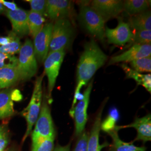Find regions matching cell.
<instances>
[{
    "mask_svg": "<svg viewBox=\"0 0 151 151\" xmlns=\"http://www.w3.org/2000/svg\"><path fill=\"white\" fill-rule=\"evenodd\" d=\"M107 60L108 56L103 52L95 40L91 39L85 44L77 65V86L70 111L72 117L77 101L81 100L83 97V94L80 93L81 88L86 86L93 76L105 65Z\"/></svg>",
    "mask_w": 151,
    "mask_h": 151,
    "instance_id": "6da1fadb",
    "label": "cell"
},
{
    "mask_svg": "<svg viewBox=\"0 0 151 151\" xmlns=\"http://www.w3.org/2000/svg\"><path fill=\"white\" fill-rule=\"evenodd\" d=\"M43 77L44 75H41L37 77L30 102L21 113V115L26 120L27 124V130L22 139L23 142L32 133V128L37 120L40 111L43 101L42 83Z\"/></svg>",
    "mask_w": 151,
    "mask_h": 151,
    "instance_id": "7a4b0ae2",
    "label": "cell"
},
{
    "mask_svg": "<svg viewBox=\"0 0 151 151\" xmlns=\"http://www.w3.org/2000/svg\"><path fill=\"white\" fill-rule=\"evenodd\" d=\"M19 53L16 69L19 75L20 81H28L36 75L38 70L37 60L34 54L32 42L30 39L25 40Z\"/></svg>",
    "mask_w": 151,
    "mask_h": 151,
    "instance_id": "3957f363",
    "label": "cell"
},
{
    "mask_svg": "<svg viewBox=\"0 0 151 151\" xmlns=\"http://www.w3.org/2000/svg\"><path fill=\"white\" fill-rule=\"evenodd\" d=\"M34 129L32 132V143L50 138H55V130L48 100L44 96L40 111L35 123Z\"/></svg>",
    "mask_w": 151,
    "mask_h": 151,
    "instance_id": "277c9868",
    "label": "cell"
},
{
    "mask_svg": "<svg viewBox=\"0 0 151 151\" xmlns=\"http://www.w3.org/2000/svg\"><path fill=\"white\" fill-rule=\"evenodd\" d=\"M75 30L68 19H60L53 24L49 53L69 47L73 38Z\"/></svg>",
    "mask_w": 151,
    "mask_h": 151,
    "instance_id": "5b68a950",
    "label": "cell"
},
{
    "mask_svg": "<svg viewBox=\"0 0 151 151\" xmlns=\"http://www.w3.org/2000/svg\"><path fill=\"white\" fill-rule=\"evenodd\" d=\"M78 19L82 26L87 32L101 42H104L105 21L96 11L91 6H81Z\"/></svg>",
    "mask_w": 151,
    "mask_h": 151,
    "instance_id": "8992f818",
    "label": "cell"
},
{
    "mask_svg": "<svg viewBox=\"0 0 151 151\" xmlns=\"http://www.w3.org/2000/svg\"><path fill=\"white\" fill-rule=\"evenodd\" d=\"M65 55V49L50 52L44 62L45 73L48 78V90L49 97L51 96L52 92L55 85Z\"/></svg>",
    "mask_w": 151,
    "mask_h": 151,
    "instance_id": "52a82bcc",
    "label": "cell"
},
{
    "mask_svg": "<svg viewBox=\"0 0 151 151\" xmlns=\"http://www.w3.org/2000/svg\"><path fill=\"white\" fill-rule=\"evenodd\" d=\"M93 85V80L89 83L83 93V97L76 104L72 117L75 119V134L79 137L84 131L87 121V109Z\"/></svg>",
    "mask_w": 151,
    "mask_h": 151,
    "instance_id": "ba28073f",
    "label": "cell"
},
{
    "mask_svg": "<svg viewBox=\"0 0 151 151\" xmlns=\"http://www.w3.org/2000/svg\"><path fill=\"white\" fill-rule=\"evenodd\" d=\"M53 24L50 22L44 25L42 30L34 38L33 48L37 60L44 63L49 53Z\"/></svg>",
    "mask_w": 151,
    "mask_h": 151,
    "instance_id": "9c48e42d",
    "label": "cell"
},
{
    "mask_svg": "<svg viewBox=\"0 0 151 151\" xmlns=\"http://www.w3.org/2000/svg\"><path fill=\"white\" fill-rule=\"evenodd\" d=\"M133 35L129 25L125 22L122 18H119L116 27L114 29L106 27L105 29V35L108 39V43L119 46L130 43Z\"/></svg>",
    "mask_w": 151,
    "mask_h": 151,
    "instance_id": "30bf717a",
    "label": "cell"
},
{
    "mask_svg": "<svg viewBox=\"0 0 151 151\" xmlns=\"http://www.w3.org/2000/svg\"><path fill=\"white\" fill-rule=\"evenodd\" d=\"M123 2L120 0H93L91 7L105 22L118 16L123 11Z\"/></svg>",
    "mask_w": 151,
    "mask_h": 151,
    "instance_id": "8fae6325",
    "label": "cell"
},
{
    "mask_svg": "<svg viewBox=\"0 0 151 151\" xmlns=\"http://www.w3.org/2000/svg\"><path fill=\"white\" fill-rule=\"evenodd\" d=\"M151 55V44H134L122 54L112 57L109 60L108 65H114L120 62H130Z\"/></svg>",
    "mask_w": 151,
    "mask_h": 151,
    "instance_id": "7c38bea8",
    "label": "cell"
},
{
    "mask_svg": "<svg viewBox=\"0 0 151 151\" xmlns=\"http://www.w3.org/2000/svg\"><path fill=\"white\" fill-rule=\"evenodd\" d=\"M27 12L20 8L15 11L6 10L5 15L11 22L12 32L19 38L29 34L27 22Z\"/></svg>",
    "mask_w": 151,
    "mask_h": 151,
    "instance_id": "4fadbf2b",
    "label": "cell"
},
{
    "mask_svg": "<svg viewBox=\"0 0 151 151\" xmlns=\"http://www.w3.org/2000/svg\"><path fill=\"white\" fill-rule=\"evenodd\" d=\"M72 2L68 0L47 1L46 14L50 20L57 21L68 19L72 10Z\"/></svg>",
    "mask_w": 151,
    "mask_h": 151,
    "instance_id": "5bb4252c",
    "label": "cell"
},
{
    "mask_svg": "<svg viewBox=\"0 0 151 151\" xmlns=\"http://www.w3.org/2000/svg\"><path fill=\"white\" fill-rule=\"evenodd\" d=\"M125 128H133L137 132L135 140L146 142L151 140V115L150 114L142 118H137L129 125L125 126H115L118 130Z\"/></svg>",
    "mask_w": 151,
    "mask_h": 151,
    "instance_id": "9a60e30c",
    "label": "cell"
},
{
    "mask_svg": "<svg viewBox=\"0 0 151 151\" xmlns=\"http://www.w3.org/2000/svg\"><path fill=\"white\" fill-rule=\"evenodd\" d=\"M106 103V100H104L101 106L99 109L94 123L93 124L90 134L88 137L87 151H101V148L104 147V145L101 146L99 144V135L101 129V122L103 109L105 107Z\"/></svg>",
    "mask_w": 151,
    "mask_h": 151,
    "instance_id": "2e32d148",
    "label": "cell"
},
{
    "mask_svg": "<svg viewBox=\"0 0 151 151\" xmlns=\"http://www.w3.org/2000/svg\"><path fill=\"white\" fill-rule=\"evenodd\" d=\"M14 89L0 90V119L10 118L14 115V101L12 97Z\"/></svg>",
    "mask_w": 151,
    "mask_h": 151,
    "instance_id": "e0dca14e",
    "label": "cell"
},
{
    "mask_svg": "<svg viewBox=\"0 0 151 151\" xmlns=\"http://www.w3.org/2000/svg\"><path fill=\"white\" fill-rule=\"evenodd\" d=\"M118 130L115 127L113 130L108 132L112 138L110 151H146L145 147H137L131 143H127L121 140L118 134Z\"/></svg>",
    "mask_w": 151,
    "mask_h": 151,
    "instance_id": "ac0fdd59",
    "label": "cell"
},
{
    "mask_svg": "<svg viewBox=\"0 0 151 151\" xmlns=\"http://www.w3.org/2000/svg\"><path fill=\"white\" fill-rule=\"evenodd\" d=\"M128 24L136 31L151 30V11L147 10L131 16Z\"/></svg>",
    "mask_w": 151,
    "mask_h": 151,
    "instance_id": "d6986e66",
    "label": "cell"
},
{
    "mask_svg": "<svg viewBox=\"0 0 151 151\" xmlns=\"http://www.w3.org/2000/svg\"><path fill=\"white\" fill-rule=\"evenodd\" d=\"M20 81L16 68H0V90L8 88Z\"/></svg>",
    "mask_w": 151,
    "mask_h": 151,
    "instance_id": "ffe728a7",
    "label": "cell"
},
{
    "mask_svg": "<svg viewBox=\"0 0 151 151\" xmlns=\"http://www.w3.org/2000/svg\"><path fill=\"white\" fill-rule=\"evenodd\" d=\"M122 67L124 70L126 77L128 78H132L134 80L138 85H142L146 90L151 93V75L146 74L143 75L140 73L130 68L128 65L123 63L122 65Z\"/></svg>",
    "mask_w": 151,
    "mask_h": 151,
    "instance_id": "44dd1931",
    "label": "cell"
},
{
    "mask_svg": "<svg viewBox=\"0 0 151 151\" xmlns=\"http://www.w3.org/2000/svg\"><path fill=\"white\" fill-rule=\"evenodd\" d=\"M151 1L127 0L123 2V11L130 16H134L147 11L150 6Z\"/></svg>",
    "mask_w": 151,
    "mask_h": 151,
    "instance_id": "7402d4cb",
    "label": "cell"
},
{
    "mask_svg": "<svg viewBox=\"0 0 151 151\" xmlns=\"http://www.w3.org/2000/svg\"><path fill=\"white\" fill-rule=\"evenodd\" d=\"M27 22L29 34L34 38L43 27L45 19L40 14L30 10L27 12Z\"/></svg>",
    "mask_w": 151,
    "mask_h": 151,
    "instance_id": "603a6c76",
    "label": "cell"
},
{
    "mask_svg": "<svg viewBox=\"0 0 151 151\" xmlns=\"http://www.w3.org/2000/svg\"><path fill=\"white\" fill-rule=\"evenodd\" d=\"M119 118L118 110L116 108H112L109 112L108 117L101 123V129L107 133L113 130L116 126L115 123L118 120Z\"/></svg>",
    "mask_w": 151,
    "mask_h": 151,
    "instance_id": "cb8c5ba5",
    "label": "cell"
},
{
    "mask_svg": "<svg viewBox=\"0 0 151 151\" xmlns=\"http://www.w3.org/2000/svg\"><path fill=\"white\" fill-rule=\"evenodd\" d=\"M132 69L140 72H151V57L142 58L130 62Z\"/></svg>",
    "mask_w": 151,
    "mask_h": 151,
    "instance_id": "d4e9b609",
    "label": "cell"
},
{
    "mask_svg": "<svg viewBox=\"0 0 151 151\" xmlns=\"http://www.w3.org/2000/svg\"><path fill=\"white\" fill-rule=\"evenodd\" d=\"M22 46L20 39L16 35L10 43L5 45H0V52L5 54L14 55L19 53Z\"/></svg>",
    "mask_w": 151,
    "mask_h": 151,
    "instance_id": "484cf974",
    "label": "cell"
},
{
    "mask_svg": "<svg viewBox=\"0 0 151 151\" xmlns=\"http://www.w3.org/2000/svg\"><path fill=\"white\" fill-rule=\"evenodd\" d=\"M151 30H137L133 35L130 43L134 44H151Z\"/></svg>",
    "mask_w": 151,
    "mask_h": 151,
    "instance_id": "4316f807",
    "label": "cell"
},
{
    "mask_svg": "<svg viewBox=\"0 0 151 151\" xmlns=\"http://www.w3.org/2000/svg\"><path fill=\"white\" fill-rule=\"evenodd\" d=\"M17 58L14 55L5 54L0 52V68H16Z\"/></svg>",
    "mask_w": 151,
    "mask_h": 151,
    "instance_id": "83f0119b",
    "label": "cell"
},
{
    "mask_svg": "<svg viewBox=\"0 0 151 151\" xmlns=\"http://www.w3.org/2000/svg\"><path fill=\"white\" fill-rule=\"evenodd\" d=\"M54 139L55 138H50L32 143V151H53Z\"/></svg>",
    "mask_w": 151,
    "mask_h": 151,
    "instance_id": "f1b7e54d",
    "label": "cell"
},
{
    "mask_svg": "<svg viewBox=\"0 0 151 151\" xmlns=\"http://www.w3.org/2000/svg\"><path fill=\"white\" fill-rule=\"evenodd\" d=\"M30 4L31 11L37 12L42 16H45L47 1L45 0H27Z\"/></svg>",
    "mask_w": 151,
    "mask_h": 151,
    "instance_id": "f546056e",
    "label": "cell"
},
{
    "mask_svg": "<svg viewBox=\"0 0 151 151\" xmlns=\"http://www.w3.org/2000/svg\"><path fill=\"white\" fill-rule=\"evenodd\" d=\"M9 143V131L7 125H0V151H5Z\"/></svg>",
    "mask_w": 151,
    "mask_h": 151,
    "instance_id": "4dcf8cb0",
    "label": "cell"
},
{
    "mask_svg": "<svg viewBox=\"0 0 151 151\" xmlns=\"http://www.w3.org/2000/svg\"><path fill=\"white\" fill-rule=\"evenodd\" d=\"M88 137V134L84 130L81 135L78 137V139L73 151H87Z\"/></svg>",
    "mask_w": 151,
    "mask_h": 151,
    "instance_id": "1f68e13d",
    "label": "cell"
},
{
    "mask_svg": "<svg viewBox=\"0 0 151 151\" xmlns=\"http://www.w3.org/2000/svg\"><path fill=\"white\" fill-rule=\"evenodd\" d=\"M15 35L16 34L14 32L10 31L6 36H0V45H5L10 43Z\"/></svg>",
    "mask_w": 151,
    "mask_h": 151,
    "instance_id": "d6a6232c",
    "label": "cell"
},
{
    "mask_svg": "<svg viewBox=\"0 0 151 151\" xmlns=\"http://www.w3.org/2000/svg\"><path fill=\"white\" fill-rule=\"evenodd\" d=\"M1 1L7 10L15 11L19 8L14 2H10L5 0H1Z\"/></svg>",
    "mask_w": 151,
    "mask_h": 151,
    "instance_id": "836d02e7",
    "label": "cell"
},
{
    "mask_svg": "<svg viewBox=\"0 0 151 151\" xmlns=\"http://www.w3.org/2000/svg\"><path fill=\"white\" fill-rule=\"evenodd\" d=\"M70 143L65 146L58 145L54 148L53 151H70Z\"/></svg>",
    "mask_w": 151,
    "mask_h": 151,
    "instance_id": "e575fe53",
    "label": "cell"
},
{
    "mask_svg": "<svg viewBox=\"0 0 151 151\" xmlns=\"http://www.w3.org/2000/svg\"><path fill=\"white\" fill-rule=\"evenodd\" d=\"M12 97L13 101L14 100H16V101L20 100L22 99V95L20 94V92L18 90H14V91H13Z\"/></svg>",
    "mask_w": 151,
    "mask_h": 151,
    "instance_id": "d590c367",
    "label": "cell"
},
{
    "mask_svg": "<svg viewBox=\"0 0 151 151\" xmlns=\"http://www.w3.org/2000/svg\"><path fill=\"white\" fill-rule=\"evenodd\" d=\"M6 10H7L6 9L5 7H4V6L2 5L1 1H0V15L5 14Z\"/></svg>",
    "mask_w": 151,
    "mask_h": 151,
    "instance_id": "8d00e7d4",
    "label": "cell"
},
{
    "mask_svg": "<svg viewBox=\"0 0 151 151\" xmlns=\"http://www.w3.org/2000/svg\"><path fill=\"white\" fill-rule=\"evenodd\" d=\"M9 151H16L15 150H9Z\"/></svg>",
    "mask_w": 151,
    "mask_h": 151,
    "instance_id": "74e56055",
    "label": "cell"
},
{
    "mask_svg": "<svg viewBox=\"0 0 151 151\" xmlns=\"http://www.w3.org/2000/svg\"><path fill=\"white\" fill-rule=\"evenodd\" d=\"M9 151V150H8V151Z\"/></svg>",
    "mask_w": 151,
    "mask_h": 151,
    "instance_id": "f35d334b",
    "label": "cell"
}]
</instances>
